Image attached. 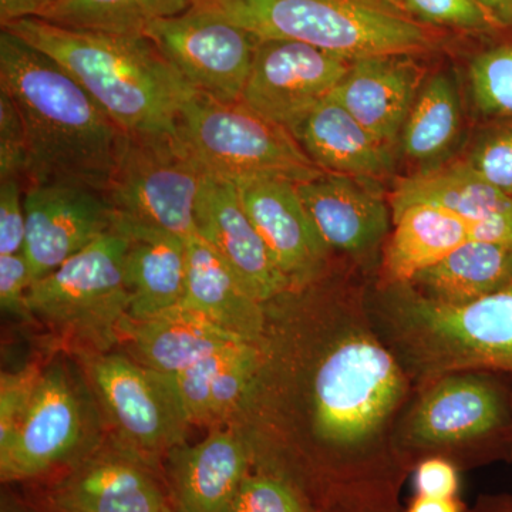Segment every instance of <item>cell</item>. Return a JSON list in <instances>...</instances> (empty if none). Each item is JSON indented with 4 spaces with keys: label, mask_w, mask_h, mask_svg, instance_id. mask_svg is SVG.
<instances>
[{
    "label": "cell",
    "mask_w": 512,
    "mask_h": 512,
    "mask_svg": "<svg viewBox=\"0 0 512 512\" xmlns=\"http://www.w3.org/2000/svg\"><path fill=\"white\" fill-rule=\"evenodd\" d=\"M25 185L19 178L0 180V256L25 248Z\"/></svg>",
    "instance_id": "8d00e7d4"
},
{
    "label": "cell",
    "mask_w": 512,
    "mask_h": 512,
    "mask_svg": "<svg viewBox=\"0 0 512 512\" xmlns=\"http://www.w3.org/2000/svg\"><path fill=\"white\" fill-rule=\"evenodd\" d=\"M42 9L40 0H0V23L5 26L16 20L37 18Z\"/></svg>",
    "instance_id": "ab89813d"
},
{
    "label": "cell",
    "mask_w": 512,
    "mask_h": 512,
    "mask_svg": "<svg viewBox=\"0 0 512 512\" xmlns=\"http://www.w3.org/2000/svg\"><path fill=\"white\" fill-rule=\"evenodd\" d=\"M0 89L25 124V187L74 185L106 194L127 133L62 64L2 29Z\"/></svg>",
    "instance_id": "7a4b0ae2"
},
{
    "label": "cell",
    "mask_w": 512,
    "mask_h": 512,
    "mask_svg": "<svg viewBox=\"0 0 512 512\" xmlns=\"http://www.w3.org/2000/svg\"><path fill=\"white\" fill-rule=\"evenodd\" d=\"M205 175L175 128L127 133L106 192L114 229L124 235L154 231L190 239L197 234L195 204Z\"/></svg>",
    "instance_id": "9c48e42d"
},
{
    "label": "cell",
    "mask_w": 512,
    "mask_h": 512,
    "mask_svg": "<svg viewBox=\"0 0 512 512\" xmlns=\"http://www.w3.org/2000/svg\"><path fill=\"white\" fill-rule=\"evenodd\" d=\"M2 512H26V511H22V510H18V508H3V511Z\"/></svg>",
    "instance_id": "ee69618b"
},
{
    "label": "cell",
    "mask_w": 512,
    "mask_h": 512,
    "mask_svg": "<svg viewBox=\"0 0 512 512\" xmlns=\"http://www.w3.org/2000/svg\"><path fill=\"white\" fill-rule=\"evenodd\" d=\"M144 36L197 92L222 103L241 101L259 42L251 32L191 6L151 23Z\"/></svg>",
    "instance_id": "7c38bea8"
},
{
    "label": "cell",
    "mask_w": 512,
    "mask_h": 512,
    "mask_svg": "<svg viewBox=\"0 0 512 512\" xmlns=\"http://www.w3.org/2000/svg\"><path fill=\"white\" fill-rule=\"evenodd\" d=\"M369 309L416 390L450 373L512 375V286L451 306L410 285H380Z\"/></svg>",
    "instance_id": "277c9868"
},
{
    "label": "cell",
    "mask_w": 512,
    "mask_h": 512,
    "mask_svg": "<svg viewBox=\"0 0 512 512\" xmlns=\"http://www.w3.org/2000/svg\"><path fill=\"white\" fill-rule=\"evenodd\" d=\"M421 73L409 56L352 60L349 72L329 94L387 146L402 133L417 94Z\"/></svg>",
    "instance_id": "ffe728a7"
},
{
    "label": "cell",
    "mask_w": 512,
    "mask_h": 512,
    "mask_svg": "<svg viewBox=\"0 0 512 512\" xmlns=\"http://www.w3.org/2000/svg\"><path fill=\"white\" fill-rule=\"evenodd\" d=\"M254 463L251 441L234 429L175 447L168 454V484L177 512H228Z\"/></svg>",
    "instance_id": "d6986e66"
},
{
    "label": "cell",
    "mask_w": 512,
    "mask_h": 512,
    "mask_svg": "<svg viewBox=\"0 0 512 512\" xmlns=\"http://www.w3.org/2000/svg\"><path fill=\"white\" fill-rule=\"evenodd\" d=\"M25 212L23 255L33 282L114 229L106 194L74 185L25 187Z\"/></svg>",
    "instance_id": "5bb4252c"
},
{
    "label": "cell",
    "mask_w": 512,
    "mask_h": 512,
    "mask_svg": "<svg viewBox=\"0 0 512 512\" xmlns=\"http://www.w3.org/2000/svg\"><path fill=\"white\" fill-rule=\"evenodd\" d=\"M126 237L123 269L130 293L128 318L147 319L180 305L187 285L188 239L154 231Z\"/></svg>",
    "instance_id": "d4e9b609"
},
{
    "label": "cell",
    "mask_w": 512,
    "mask_h": 512,
    "mask_svg": "<svg viewBox=\"0 0 512 512\" xmlns=\"http://www.w3.org/2000/svg\"><path fill=\"white\" fill-rule=\"evenodd\" d=\"M501 26L512 25V0H478Z\"/></svg>",
    "instance_id": "7bdbcfd3"
},
{
    "label": "cell",
    "mask_w": 512,
    "mask_h": 512,
    "mask_svg": "<svg viewBox=\"0 0 512 512\" xmlns=\"http://www.w3.org/2000/svg\"><path fill=\"white\" fill-rule=\"evenodd\" d=\"M461 124L460 99L453 80L437 74L417 94L400 133L407 157L427 163L440 157L457 137Z\"/></svg>",
    "instance_id": "f546056e"
},
{
    "label": "cell",
    "mask_w": 512,
    "mask_h": 512,
    "mask_svg": "<svg viewBox=\"0 0 512 512\" xmlns=\"http://www.w3.org/2000/svg\"><path fill=\"white\" fill-rule=\"evenodd\" d=\"M262 363V345L241 340L165 376L190 426H212L227 420L248 399Z\"/></svg>",
    "instance_id": "44dd1931"
},
{
    "label": "cell",
    "mask_w": 512,
    "mask_h": 512,
    "mask_svg": "<svg viewBox=\"0 0 512 512\" xmlns=\"http://www.w3.org/2000/svg\"><path fill=\"white\" fill-rule=\"evenodd\" d=\"M392 220L416 204H430L460 217L467 225L512 211V197L487 183L468 161H456L403 178L387 197Z\"/></svg>",
    "instance_id": "4316f807"
},
{
    "label": "cell",
    "mask_w": 512,
    "mask_h": 512,
    "mask_svg": "<svg viewBox=\"0 0 512 512\" xmlns=\"http://www.w3.org/2000/svg\"><path fill=\"white\" fill-rule=\"evenodd\" d=\"M234 184L248 217L292 289L323 278L333 251L306 211L298 183L259 177Z\"/></svg>",
    "instance_id": "9a60e30c"
},
{
    "label": "cell",
    "mask_w": 512,
    "mask_h": 512,
    "mask_svg": "<svg viewBox=\"0 0 512 512\" xmlns=\"http://www.w3.org/2000/svg\"><path fill=\"white\" fill-rule=\"evenodd\" d=\"M175 133L205 173L231 183L259 177L303 183L323 173L286 128L242 101L195 92L181 107Z\"/></svg>",
    "instance_id": "ba28073f"
},
{
    "label": "cell",
    "mask_w": 512,
    "mask_h": 512,
    "mask_svg": "<svg viewBox=\"0 0 512 512\" xmlns=\"http://www.w3.org/2000/svg\"><path fill=\"white\" fill-rule=\"evenodd\" d=\"M352 60L295 40L259 39L241 101L295 133L349 72Z\"/></svg>",
    "instance_id": "4fadbf2b"
},
{
    "label": "cell",
    "mask_w": 512,
    "mask_h": 512,
    "mask_svg": "<svg viewBox=\"0 0 512 512\" xmlns=\"http://www.w3.org/2000/svg\"><path fill=\"white\" fill-rule=\"evenodd\" d=\"M362 512H397V511H362Z\"/></svg>",
    "instance_id": "bcb514c9"
},
{
    "label": "cell",
    "mask_w": 512,
    "mask_h": 512,
    "mask_svg": "<svg viewBox=\"0 0 512 512\" xmlns=\"http://www.w3.org/2000/svg\"><path fill=\"white\" fill-rule=\"evenodd\" d=\"M92 403L62 365L47 367L28 409L0 443L3 483L30 480L76 464L99 446Z\"/></svg>",
    "instance_id": "8fae6325"
},
{
    "label": "cell",
    "mask_w": 512,
    "mask_h": 512,
    "mask_svg": "<svg viewBox=\"0 0 512 512\" xmlns=\"http://www.w3.org/2000/svg\"><path fill=\"white\" fill-rule=\"evenodd\" d=\"M258 39L295 40L345 57L416 56L434 36L394 0H192Z\"/></svg>",
    "instance_id": "5b68a950"
},
{
    "label": "cell",
    "mask_w": 512,
    "mask_h": 512,
    "mask_svg": "<svg viewBox=\"0 0 512 512\" xmlns=\"http://www.w3.org/2000/svg\"><path fill=\"white\" fill-rule=\"evenodd\" d=\"M471 512H512V494L487 495Z\"/></svg>",
    "instance_id": "b9f144b4"
},
{
    "label": "cell",
    "mask_w": 512,
    "mask_h": 512,
    "mask_svg": "<svg viewBox=\"0 0 512 512\" xmlns=\"http://www.w3.org/2000/svg\"><path fill=\"white\" fill-rule=\"evenodd\" d=\"M32 284V271L23 252L0 256V306L3 312L33 319L28 305Z\"/></svg>",
    "instance_id": "74e56055"
},
{
    "label": "cell",
    "mask_w": 512,
    "mask_h": 512,
    "mask_svg": "<svg viewBox=\"0 0 512 512\" xmlns=\"http://www.w3.org/2000/svg\"><path fill=\"white\" fill-rule=\"evenodd\" d=\"M367 178L322 173L296 184L306 211L332 251L363 258L389 234V200Z\"/></svg>",
    "instance_id": "ac0fdd59"
},
{
    "label": "cell",
    "mask_w": 512,
    "mask_h": 512,
    "mask_svg": "<svg viewBox=\"0 0 512 512\" xmlns=\"http://www.w3.org/2000/svg\"><path fill=\"white\" fill-rule=\"evenodd\" d=\"M467 161L487 183L512 197V126L487 138Z\"/></svg>",
    "instance_id": "d590c367"
},
{
    "label": "cell",
    "mask_w": 512,
    "mask_h": 512,
    "mask_svg": "<svg viewBox=\"0 0 512 512\" xmlns=\"http://www.w3.org/2000/svg\"><path fill=\"white\" fill-rule=\"evenodd\" d=\"M497 376L450 373L417 389L396 433L397 450L407 466L431 456L511 458L512 390Z\"/></svg>",
    "instance_id": "8992f818"
},
{
    "label": "cell",
    "mask_w": 512,
    "mask_h": 512,
    "mask_svg": "<svg viewBox=\"0 0 512 512\" xmlns=\"http://www.w3.org/2000/svg\"><path fill=\"white\" fill-rule=\"evenodd\" d=\"M298 420L328 512L397 511L410 467L396 433L416 387L384 342L369 305L323 303L313 320Z\"/></svg>",
    "instance_id": "6da1fadb"
},
{
    "label": "cell",
    "mask_w": 512,
    "mask_h": 512,
    "mask_svg": "<svg viewBox=\"0 0 512 512\" xmlns=\"http://www.w3.org/2000/svg\"><path fill=\"white\" fill-rule=\"evenodd\" d=\"M293 137L323 173L373 180L392 170L390 146L330 96L305 117Z\"/></svg>",
    "instance_id": "cb8c5ba5"
},
{
    "label": "cell",
    "mask_w": 512,
    "mask_h": 512,
    "mask_svg": "<svg viewBox=\"0 0 512 512\" xmlns=\"http://www.w3.org/2000/svg\"><path fill=\"white\" fill-rule=\"evenodd\" d=\"M168 512H177V511L171 510V511H168Z\"/></svg>",
    "instance_id": "7dc6e473"
},
{
    "label": "cell",
    "mask_w": 512,
    "mask_h": 512,
    "mask_svg": "<svg viewBox=\"0 0 512 512\" xmlns=\"http://www.w3.org/2000/svg\"><path fill=\"white\" fill-rule=\"evenodd\" d=\"M26 165V131L18 106L0 89V180L23 181Z\"/></svg>",
    "instance_id": "836d02e7"
},
{
    "label": "cell",
    "mask_w": 512,
    "mask_h": 512,
    "mask_svg": "<svg viewBox=\"0 0 512 512\" xmlns=\"http://www.w3.org/2000/svg\"><path fill=\"white\" fill-rule=\"evenodd\" d=\"M406 512H463V507L456 497L434 498L417 494Z\"/></svg>",
    "instance_id": "60d3db41"
},
{
    "label": "cell",
    "mask_w": 512,
    "mask_h": 512,
    "mask_svg": "<svg viewBox=\"0 0 512 512\" xmlns=\"http://www.w3.org/2000/svg\"><path fill=\"white\" fill-rule=\"evenodd\" d=\"M424 25L447 26L470 32L501 28L494 16L478 0H394Z\"/></svg>",
    "instance_id": "d6a6232c"
},
{
    "label": "cell",
    "mask_w": 512,
    "mask_h": 512,
    "mask_svg": "<svg viewBox=\"0 0 512 512\" xmlns=\"http://www.w3.org/2000/svg\"><path fill=\"white\" fill-rule=\"evenodd\" d=\"M43 3V8L47 5V3L52 2V0H40Z\"/></svg>",
    "instance_id": "f6af8a7d"
},
{
    "label": "cell",
    "mask_w": 512,
    "mask_h": 512,
    "mask_svg": "<svg viewBox=\"0 0 512 512\" xmlns=\"http://www.w3.org/2000/svg\"><path fill=\"white\" fill-rule=\"evenodd\" d=\"M42 370L26 366L18 372L2 373L0 377V443H5L18 427L28 409Z\"/></svg>",
    "instance_id": "e575fe53"
},
{
    "label": "cell",
    "mask_w": 512,
    "mask_h": 512,
    "mask_svg": "<svg viewBox=\"0 0 512 512\" xmlns=\"http://www.w3.org/2000/svg\"><path fill=\"white\" fill-rule=\"evenodd\" d=\"M431 301L467 305L512 286V249L468 239L410 284Z\"/></svg>",
    "instance_id": "83f0119b"
},
{
    "label": "cell",
    "mask_w": 512,
    "mask_h": 512,
    "mask_svg": "<svg viewBox=\"0 0 512 512\" xmlns=\"http://www.w3.org/2000/svg\"><path fill=\"white\" fill-rule=\"evenodd\" d=\"M192 0H52L37 18L63 28L143 36L157 20L191 8Z\"/></svg>",
    "instance_id": "f1b7e54d"
},
{
    "label": "cell",
    "mask_w": 512,
    "mask_h": 512,
    "mask_svg": "<svg viewBox=\"0 0 512 512\" xmlns=\"http://www.w3.org/2000/svg\"><path fill=\"white\" fill-rule=\"evenodd\" d=\"M228 512H316L288 478L271 470L249 473Z\"/></svg>",
    "instance_id": "1f68e13d"
},
{
    "label": "cell",
    "mask_w": 512,
    "mask_h": 512,
    "mask_svg": "<svg viewBox=\"0 0 512 512\" xmlns=\"http://www.w3.org/2000/svg\"><path fill=\"white\" fill-rule=\"evenodd\" d=\"M94 399L119 446L148 463L184 444L190 423L168 376L140 365L126 352L83 356Z\"/></svg>",
    "instance_id": "30bf717a"
},
{
    "label": "cell",
    "mask_w": 512,
    "mask_h": 512,
    "mask_svg": "<svg viewBox=\"0 0 512 512\" xmlns=\"http://www.w3.org/2000/svg\"><path fill=\"white\" fill-rule=\"evenodd\" d=\"M393 224L383 249L380 285L410 284L470 239L466 221L430 204L407 207Z\"/></svg>",
    "instance_id": "484cf974"
},
{
    "label": "cell",
    "mask_w": 512,
    "mask_h": 512,
    "mask_svg": "<svg viewBox=\"0 0 512 512\" xmlns=\"http://www.w3.org/2000/svg\"><path fill=\"white\" fill-rule=\"evenodd\" d=\"M2 29L62 64L126 133L174 130L197 92L144 35L69 29L39 18Z\"/></svg>",
    "instance_id": "3957f363"
},
{
    "label": "cell",
    "mask_w": 512,
    "mask_h": 512,
    "mask_svg": "<svg viewBox=\"0 0 512 512\" xmlns=\"http://www.w3.org/2000/svg\"><path fill=\"white\" fill-rule=\"evenodd\" d=\"M460 477L454 461L441 456L423 458L416 464L417 494L434 498H454Z\"/></svg>",
    "instance_id": "f35d334b"
},
{
    "label": "cell",
    "mask_w": 512,
    "mask_h": 512,
    "mask_svg": "<svg viewBox=\"0 0 512 512\" xmlns=\"http://www.w3.org/2000/svg\"><path fill=\"white\" fill-rule=\"evenodd\" d=\"M241 340L181 305L147 319L127 316L120 326V343L126 346L127 355L163 375H175Z\"/></svg>",
    "instance_id": "7402d4cb"
},
{
    "label": "cell",
    "mask_w": 512,
    "mask_h": 512,
    "mask_svg": "<svg viewBox=\"0 0 512 512\" xmlns=\"http://www.w3.org/2000/svg\"><path fill=\"white\" fill-rule=\"evenodd\" d=\"M471 90L488 116L512 117V45L481 53L470 66Z\"/></svg>",
    "instance_id": "4dcf8cb0"
},
{
    "label": "cell",
    "mask_w": 512,
    "mask_h": 512,
    "mask_svg": "<svg viewBox=\"0 0 512 512\" xmlns=\"http://www.w3.org/2000/svg\"><path fill=\"white\" fill-rule=\"evenodd\" d=\"M247 342L262 345L266 305L247 291L221 256L200 237L188 239L187 285L180 303Z\"/></svg>",
    "instance_id": "603a6c76"
},
{
    "label": "cell",
    "mask_w": 512,
    "mask_h": 512,
    "mask_svg": "<svg viewBox=\"0 0 512 512\" xmlns=\"http://www.w3.org/2000/svg\"><path fill=\"white\" fill-rule=\"evenodd\" d=\"M127 245L126 235L113 229L30 286L32 318L82 357L120 345V326L130 311Z\"/></svg>",
    "instance_id": "52a82bcc"
},
{
    "label": "cell",
    "mask_w": 512,
    "mask_h": 512,
    "mask_svg": "<svg viewBox=\"0 0 512 512\" xmlns=\"http://www.w3.org/2000/svg\"><path fill=\"white\" fill-rule=\"evenodd\" d=\"M59 512H168L173 510L153 464L114 443L73 464L57 485Z\"/></svg>",
    "instance_id": "e0dca14e"
},
{
    "label": "cell",
    "mask_w": 512,
    "mask_h": 512,
    "mask_svg": "<svg viewBox=\"0 0 512 512\" xmlns=\"http://www.w3.org/2000/svg\"><path fill=\"white\" fill-rule=\"evenodd\" d=\"M195 229L241 284L268 303L291 291L271 252L248 217L237 185L207 174L195 204Z\"/></svg>",
    "instance_id": "2e32d148"
}]
</instances>
